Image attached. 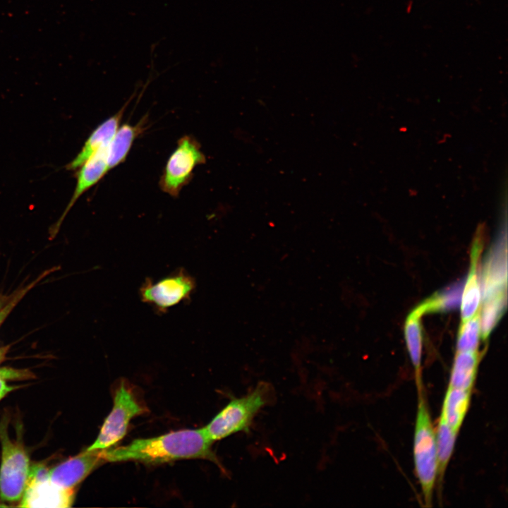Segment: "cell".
Masks as SVG:
<instances>
[{"instance_id": "cell-1", "label": "cell", "mask_w": 508, "mask_h": 508, "mask_svg": "<svg viewBox=\"0 0 508 508\" xmlns=\"http://www.w3.org/2000/svg\"><path fill=\"white\" fill-rule=\"evenodd\" d=\"M212 442L202 428L171 432L150 438H140L125 446L102 449L106 462L136 461L145 464H162L181 459L209 460L224 471L212 449Z\"/></svg>"}, {"instance_id": "cell-2", "label": "cell", "mask_w": 508, "mask_h": 508, "mask_svg": "<svg viewBox=\"0 0 508 508\" xmlns=\"http://www.w3.org/2000/svg\"><path fill=\"white\" fill-rule=\"evenodd\" d=\"M272 389L260 382L248 394L231 399L205 427V435L212 442L236 433L248 432L259 411L271 401Z\"/></svg>"}, {"instance_id": "cell-3", "label": "cell", "mask_w": 508, "mask_h": 508, "mask_svg": "<svg viewBox=\"0 0 508 508\" xmlns=\"http://www.w3.org/2000/svg\"><path fill=\"white\" fill-rule=\"evenodd\" d=\"M413 450L416 473L428 507L437 478V454L435 432L423 391L418 392Z\"/></svg>"}, {"instance_id": "cell-4", "label": "cell", "mask_w": 508, "mask_h": 508, "mask_svg": "<svg viewBox=\"0 0 508 508\" xmlns=\"http://www.w3.org/2000/svg\"><path fill=\"white\" fill-rule=\"evenodd\" d=\"M0 495L5 501H18L21 499L26 486L29 458L21 442L10 439L5 421L0 423Z\"/></svg>"}, {"instance_id": "cell-5", "label": "cell", "mask_w": 508, "mask_h": 508, "mask_svg": "<svg viewBox=\"0 0 508 508\" xmlns=\"http://www.w3.org/2000/svg\"><path fill=\"white\" fill-rule=\"evenodd\" d=\"M206 162L199 142L193 136L184 135L177 142L167 159L159 186L168 195L176 198L192 179L196 167Z\"/></svg>"}, {"instance_id": "cell-6", "label": "cell", "mask_w": 508, "mask_h": 508, "mask_svg": "<svg viewBox=\"0 0 508 508\" xmlns=\"http://www.w3.org/2000/svg\"><path fill=\"white\" fill-rule=\"evenodd\" d=\"M145 411L133 392L122 381L115 392L111 412L97 439L87 449H104L112 447L125 436L130 421Z\"/></svg>"}, {"instance_id": "cell-7", "label": "cell", "mask_w": 508, "mask_h": 508, "mask_svg": "<svg viewBox=\"0 0 508 508\" xmlns=\"http://www.w3.org/2000/svg\"><path fill=\"white\" fill-rule=\"evenodd\" d=\"M196 287L195 279L180 268L157 282L146 279L140 289V299L156 310L165 313L169 308L190 299Z\"/></svg>"}, {"instance_id": "cell-8", "label": "cell", "mask_w": 508, "mask_h": 508, "mask_svg": "<svg viewBox=\"0 0 508 508\" xmlns=\"http://www.w3.org/2000/svg\"><path fill=\"white\" fill-rule=\"evenodd\" d=\"M105 462L102 449H86L49 470V480L61 488L73 489Z\"/></svg>"}, {"instance_id": "cell-9", "label": "cell", "mask_w": 508, "mask_h": 508, "mask_svg": "<svg viewBox=\"0 0 508 508\" xmlns=\"http://www.w3.org/2000/svg\"><path fill=\"white\" fill-rule=\"evenodd\" d=\"M506 238H500L490 249L481 274L483 301L507 293V260Z\"/></svg>"}, {"instance_id": "cell-10", "label": "cell", "mask_w": 508, "mask_h": 508, "mask_svg": "<svg viewBox=\"0 0 508 508\" xmlns=\"http://www.w3.org/2000/svg\"><path fill=\"white\" fill-rule=\"evenodd\" d=\"M20 507H68L72 505L74 490L61 488L50 480L26 484Z\"/></svg>"}, {"instance_id": "cell-11", "label": "cell", "mask_w": 508, "mask_h": 508, "mask_svg": "<svg viewBox=\"0 0 508 508\" xmlns=\"http://www.w3.org/2000/svg\"><path fill=\"white\" fill-rule=\"evenodd\" d=\"M109 144V143L101 147L78 168L77 181L73 195L59 219L57 226H59L62 219L78 199L97 184L109 171L107 164Z\"/></svg>"}, {"instance_id": "cell-12", "label": "cell", "mask_w": 508, "mask_h": 508, "mask_svg": "<svg viewBox=\"0 0 508 508\" xmlns=\"http://www.w3.org/2000/svg\"><path fill=\"white\" fill-rule=\"evenodd\" d=\"M128 104V102L118 112L104 121L90 133L78 155L66 165L67 170L78 169L101 147L110 142L119 126Z\"/></svg>"}, {"instance_id": "cell-13", "label": "cell", "mask_w": 508, "mask_h": 508, "mask_svg": "<svg viewBox=\"0 0 508 508\" xmlns=\"http://www.w3.org/2000/svg\"><path fill=\"white\" fill-rule=\"evenodd\" d=\"M481 249L482 241L480 235L475 240L471 250L470 271L461 294L460 305L462 322L478 313L480 303L481 290L478 265Z\"/></svg>"}, {"instance_id": "cell-14", "label": "cell", "mask_w": 508, "mask_h": 508, "mask_svg": "<svg viewBox=\"0 0 508 508\" xmlns=\"http://www.w3.org/2000/svg\"><path fill=\"white\" fill-rule=\"evenodd\" d=\"M147 118H142L136 124L124 123L119 126L108 146L109 171L123 163L135 140L146 129Z\"/></svg>"}, {"instance_id": "cell-15", "label": "cell", "mask_w": 508, "mask_h": 508, "mask_svg": "<svg viewBox=\"0 0 508 508\" xmlns=\"http://www.w3.org/2000/svg\"><path fill=\"white\" fill-rule=\"evenodd\" d=\"M425 313L421 305L408 315L404 327L406 348L413 364L418 392H422L421 357L423 333L421 318Z\"/></svg>"}, {"instance_id": "cell-16", "label": "cell", "mask_w": 508, "mask_h": 508, "mask_svg": "<svg viewBox=\"0 0 508 508\" xmlns=\"http://www.w3.org/2000/svg\"><path fill=\"white\" fill-rule=\"evenodd\" d=\"M480 356L478 351H456L448 387L472 391Z\"/></svg>"}, {"instance_id": "cell-17", "label": "cell", "mask_w": 508, "mask_h": 508, "mask_svg": "<svg viewBox=\"0 0 508 508\" xmlns=\"http://www.w3.org/2000/svg\"><path fill=\"white\" fill-rule=\"evenodd\" d=\"M471 391L448 387L440 416L454 430L459 431L468 411Z\"/></svg>"}, {"instance_id": "cell-18", "label": "cell", "mask_w": 508, "mask_h": 508, "mask_svg": "<svg viewBox=\"0 0 508 508\" xmlns=\"http://www.w3.org/2000/svg\"><path fill=\"white\" fill-rule=\"evenodd\" d=\"M458 433L440 416L435 433L437 454V477L439 483L443 479L446 468L452 455Z\"/></svg>"}, {"instance_id": "cell-19", "label": "cell", "mask_w": 508, "mask_h": 508, "mask_svg": "<svg viewBox=\"0 0 508 508\" xmlns=\"http://www.w3.org/2000/svg\"><path fill=\"white\" fill-rule=\"evenodd\" d=\"M507 293L501 294L483 301L480 313V334L486 339L502 316L507 306Z\"/></svg>"}, {"instance_id": "cell-20", "label": "cell", "mask_w": 508, "mask_h": 508, "mask_svg": "<svg viewBox=\"0 0 508 508\" xmlns=\"http://www.w3.org/2000/svg\"><path fill=\"white\" fill-rule=\"evenodd\" d=\"M463 287L462 283H457L439 294H434L421 305L425 313L453 309L461 302Z\"/></svg>"}, {"instance_id": "cell-21", "label": "cell", "mask_w": 508, "mask_h": 508, "mask_svg": "<svg viewBox=\"0 0 508 508\" xmlns=\"http://www.w3.org/2000/svg\"><path fill=\"white\" fill-rule=\"evenodd\" d=\"M480 338L479 313L462 322L457 336L456 351H478Z\"/></svg>"}, {"instance_id": "cell-22", "label": "cell", "mask_w": 508, "mask_h": 508, "mask_svg": "<svg viewBox=\"0 0 508 508\" xmlns=\"http://www.w3.org/2000/svg\"><path fill=\"white\" fill-rule=\"evenodd\" d=\"M48 480H49V470L45 465L36 464L29 468L27 483L44 482Z\"/></svg>"}, {"instance_id": "cell-23", "label": "cell", "mask_w": 508, "mask_h": 508, "mask_svg": "<svg viewBox=\"0 0 508 508\" xmlns=\"http://www.w3.org/2000/svg\"><path fill=\"white\" fill-rule=\"evenodd\" d=\"M16 388L18 387L8 386L3 379H0V400Z\"/></svg>"}]
</instances>
